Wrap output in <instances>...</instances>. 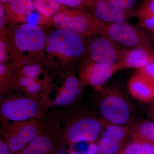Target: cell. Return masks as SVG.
Here are the masks:
<instances>
[{
	"label": "cell",
	"mask_w": 154,
	"mask_h": 154,
	"mask_svg": "<svg viewBox=\"0 0 154 154\" xmlns=\"http://www.w3.org/2000/svg\"><path fill=\"white\" fill-rule=\"evenodd\" d=\"M5 32L6 34H2L7 39L11 57L17 63L26 65L43 60L47 36L40 27L22 23Z\"/></svg>",
	"instance_id": "6da1fadb"
},
{
	"label": "cell",
	"mask_w": 154,
	"mask_h": 154,
	"mask_svg": "<svg viewBox=\"0 0 154 154\" xmlns=\"http://www.w3.org/2000/svg\"><path fill=\"white\" fill-rule=\"evenodd\" d=\"M88 45L82 36L56 29L47 36L43 61L53 67H67L85 58Z\"/></svg>",
	"instance_id": "7a4b0ae2"
},
{
	"label": "cell",
	"mask_w": 154,
	"mask_h": 154,
	"mask_svg": "<svg viewBox=\"0 0 154 154\" xmlns=\"http://www.w3.org/2000/svg\"><path fill=\"white\" fill-rule=\"evenodd\" d=\"M63 128L48 135L58 147L72 146L81 142H96L106 122L92 115L65 118Z\"/></svg>",
	"instance_id": "3957f363"
},
{
	"label": "cell",
	"mask_w": 154,
	"mask_h": 154,
	"mask_svg": "<svg viewBox=\"0 0 154 154\" xmlns=\"http://www.w3.org/2000/svg\"><path fill=\"white\" fill-rule=\"evenodd\" d=\"M51 19L56 29L69 31L84 38L98 34L101 23L90 10L63 6Z\"/></svg>",
	"instance_id": "277c9868"
},
{
	"label": "cell",
	"mask_w": 154,
	"mask_h": 154,
	"mask_svg": "<svg viewBox=\"0 0 154 154\" xmlns=\"http://www.w3.org/2000/svg\"><path fill=\"white\" fill-rule=\"evenodd\" d=\"M98 34L126 50L138 48L151 49L153 48L154 40L149 35L126 22H101Z\"/></svg>",
	"instance_id": "5b68a950"
},
{
	"label": "cell",
	"mask_w": 154,
	"mask_h": 154,
	"mask_svg": "<svg viewBox=\"0 0 154 154\" xmlns=\"http://www.w3.org/2000/svg\"><path fill=\"white\" fill-rule=\"evenodd\" d=\"M99 103V110L103 119L110 124L130 125L131 107L125 98L117 91L107 90Z\"/></svg>",
	"instance_id": "8992f818"
},
{
	"label": "cell",
	"mask_w": 154,
	"mask_h": 154,
	"mask_svg": "<svg viewBox=\"0 0 154 154\" xmlns=\"http://www.w3.org/2000/svg\"><path fill=\"white\" fill-rule=\"evenodd\" d=\"M39 130L36 121L31 119L5 125L1 131L5 143L11 151L20 154L41 133Z\"/></svg>",
	"instance_id": "52a82bcc"
},
{
	"label": "cell",
	"mask_w": 154,
	"mask_h": 154,
	"mask_svg": "<svg viewBox=\"0 0 154 154\" xmlns=\"http://www.w3.org/2000/svg\"><path fill=\"white\" fill-rule=\"evenodd\" d=\"M125 50L108 38L99 35L89 43L87 55L89 60L121 69Z\"/></svg>",
	"instance_id": "ba28073f"
},
{
	"label": "cell",
	"mask_w": 154,
	"mask_h": 154,
	"mask_svg": "<svg viewBox=\"0 0 154 154\" xmlns=\"http://www.w3.org/2000/svg\"><path fill=\"white\" fill-rule=\"evenodd\" d=\"M130 125L110 124L106 122L97 141L100 154H119L129 137Z\"/></svg>",
	"instance_id": "9c48e42d"
},
{
	"label": "cell",
	"mask_w": 154,
	"mask_h": 154,
	"mask_svg": "<svg viewBox=\"0 0 154 154\" xmlns=\"http://www.w3.org/2000/svg\"><path fill=\"white\" fill-rule=\"evenodd\" d=\"M36 102L29 97H12L1 103V113L5 118L14 122L31 119L38 112Z\"/></svg>",
	"instance_id": "30bf717a"
},
{
	"label": "cell",
	"mask_w": 154,
	"mask_h": 154,
	"mask_svg": "<svg viewBox=\"0 0 154 154\" xmlns=\"http://www.w3.org/2000/svg\"><path fill=\"white\" fill-rule=\"evenodd\" d=\"M119 69L118 66L88 60L81 66L79 79L84 85H89L100 90Z\"/></svg>",
	"instance_id": "8fae6325"
},
{
	"label": "cell",
	"mask_w": 154,
	"mask_h": 154,
	"mask_svg": "<svg viewBox=\"0 0 154 154\" xmlns=\"http://www.w3.org/2000/svg\"><path fill=\"white\" fill-rule=\"evenodd\" d=\"M93 14L96 19L102 22H126L134 15L118 8L110 0H94Z\"/></svg>",
	"instance_id": "7c38bea8"
},
{
	"label": "cell",
	"mask_w": 154,
	"mask_h": 154,
	"mask_svg": "<svg viewBox=\"0 0 154 154\" xmlns=\"http://www.w3.org/2000/svg\"><path fill=\"white\" fill-rule=\"evenodd\" d=\"M84 84L79 79L74 75L67 77L55 99L54 105L56 106H66L77 101L81 96Z\"/></svg>",
	"instance_id": "4fadbf2b"
},
{
	"label": "cell",
	"mask_w": 154,
	"mask_h": 154,
	"mask_svg": "<svg viewBox=\"0 0 154 154\" xmlns=\"http://www.w3.org/2000/svg\"><path fill=\"white\" fill-rule=\"evenodd\" d=\"M128 88L131 94L139 101L148 102L154 100V83L137 72L130 79Z\"/></svg>",
	"instance_id": "5bb4252c"
},
{
	"label": "cell",
	"mask_w": 154,
	"mask_h": 154,
	"mask_svg": "<svg viewBox=\"0 0 154 154\" xmlns=\"http://www.w3.org/2000/svg\"><path fill=\"white\" fill-rule=\"evenodd\" d=\"M154 61L153 49L138 48L124 51L121 69L142 68Z\"/></svg>",
	"instance_id": "9a60e30c"
},
{
	"label": "cell",
	"mask_w": 154,
	"mask_h": 154,
	"mask_svg": "<svg viewBox=\"0 0 154 154\" xmlns=\"http://www.w3.org/2000/svg\"><path fill=\"white\" fill-rule=\"evenodd\" d=\"M7 13V24L14 25L25 22L26 17L32 14L34 9L33 0H14L5 4Z\"/></svg>",
	"instance_id": "2e32d148"
},
{
	"label": "cell",
	"mask_w": 154,
	"mask_h": 154,
	"mask_svg": "<svg viewBox=\"0 0 154 154\" xmlns=\"http://www.w3.org/2000/svg\"><path fill=\"white\" fill-rule=\"evenodd\" d=\"M57 146L52 138L41 132L20 154H56Z\"/></svg>",
	"instance_id": "e0dca14e"
},
{
	"label": "cell",
	"mask_w": 154,
	"mask_h": 154,
	"mask_svg": "<svg viewBox=\"0 0 154 154\" xmlns=\"http://www.w3.org/2000/svg\"><path fill=\"white\" fill-rule=\"evenodd\" d=\"M129 138L133 141L154 143V122L143 120L131 124Z\"/></svg>",
	"instance_id": "ac0fdd59"
},
{
	"label": "cell",
	"mask_w": 154,
	"mask_h": 154,
	"mask_svg": "<svg viewBox=\"0 0 154 154\" xmlns=\"http://www.w3.org/2000/svg\"><path fill=\"white\" fill-rule=\"evenodd\" d=\"M33 5L42 17L51 19L62 6L57 0H33Z\"/></svg>",
	"instance_id": "d6986e66"
},
{
	"label": "cell",
	"mask_w": 154,
	"mask_h": 154,
	"mask_svg": "<svg viewBox=\"0 0 154 154\" xmlns=\"http://www.w3.org/2000/svg\"><path fill=\"white\" fill-rule=\"evenodd\" d=\"M119 154H154V143L132 141L127 143Z\"/></svg>",
	"instance_id": "ffe728a7"
},
{
	"label": "cell",
	"mask_w": 154,
	"mask_h": 154,
	"mask_svg": "<svg viewBox=\"0 0 154 154\" xmlns=\"http://www.w3.org/2000/svg\"><path fill=\"white\" fill-rule=\"evenodd\" d=\"M140 26L154 40V16L144 13H136Z\"/></svg>",
	"instance_id": "44dd1931"
},
{
	"label": "cell",
	"mask_w": 154,
	"mask_h": 154,
	"mask_svg": "<svg viewBox=\"0 0 154 154\" xmlns=\"http://www.w3.org/2000/svg\"><path fill=\"white\" fill-rule=\"evenodd\" d=\"M62 6L71 8L87 9L94 13V0H57Z\"/></svg>",
	"instance_id": "7402d4cb"
},
{
	"label": "cell",
	"mask_w": 154,
	"mask_h": 154,
	"mask_svg": "<svg viewBox=\"0 0 154 154\" xmlns=\"http://www.w3.org/2000/svg\"><path fill=\"white\" fill-rule=\"evenodd\" d=\"M19 84L30 94H37L41 91V85L39 82L28 77L20 76Z\"/></svg>",
	"instance_id": "603a6c76"
},
{
	"label": "cell",
	"mask_w": 154,
	"mask_h": 154,
	"mask_svg": "<svg viewBox=\"0 0 154 154\" xmlns=\"http://www.w3.org/2000/svg\"><path fill=\"white\" fill-rule=\"evenodd\" d=\"M20 71V76L36 80L42 72V68L39 63H35L23 66Z\"/></svg>",
	"instance_id": "cb8c5ba5"
},
{
	"label": "cell",
	"mask_w": 154,
	"mask_h": 154,
	"mask_svg": "<svg viewBox=\"0 0 154 154\" xmlns=\"http://www.w3.org/2000/svg\"><path fill=\"white\" fill-rule=\"evenodd\" d=\"M113 4L121 10L135 15L140 0H110Z\"/></svg>",
	"instance_id": "d4e9b609"
},
{
	"label": "cell",
	"mask_w": 154,
	"mask_h": 154,
	"mask_svg": "<svg viewBox=\"0 0 154 154\" xmlns=\"http://www.w3.org/2000/svg\"><path fill=\"white\" fill-rule=\"evenodd\" d=\"M136 12L154 16V0H141Z\"/></svg>",
	"instance_id": "484cf974"
},
{
	"label": "cell",
	"mask_w": 154,
	"mask_h": 154,
	"mask_svg": "<svg viewBox=\"0 0 154 154\" xmlns=\"http://www.w3.org/2000/svg\"><path fill=\"white\" fill-rule=\"evenodd\" d=\"M0 40V63H5L8 59L9 46L5 36L3 34H1Z\"/></svg>",
	"instance_id": "4316f807"
},
{
	"label": "cell",
	"mask_w": 154,
	"mask_h": 154,
	"mask_svg": "<svg viewBox=\"0 0 154 154\" xmlns=\"http://www.w3.org/2000/svg\"><path fill=\"white\" fill-rule=\"evenodd\" d=\"M137 72L154 84V61Z\"/></svg>",
	"instance_id": "83f0119b"
},
{
	"label": "cell",
	"mask_w": 154,
	"mask_h": 154,
	"mask_svg": "<svg viewBox=\"0 0 154 154\" xmlns=\"http://www.w3.org/2000/svg\"><path fill=\"white\" fill-rule=\"evenodd\" d=\"M68 154H100L96 142L90 143L88 148L84 151L70 150Z\"/></svg>",
	"instance_id": "f1b7e54d"
},
{
	"label": "cell",
	"mask_w": 154,
	"mask_h": 154,
	"mask_svg": "<svg viewBox=\"0 0 154 154\" xmlns=\"http://www.w3.org/2000/svg\"><path fill=\"white\" fill-rule=\"evenodd\" d=\"M7 13L5 5L0 2V28L1 32H3L5 29V26L7 24Z\"/></svg>",
	"instance_id": "f546056e"
},
{
	"label": "cell",
	"mask_w": 154,
	"mask_h": 154,
	"mask_svg": "<svg viewBox=\"0 0 154 154\" xmlns=\"http://www.w3.org/2000/svg\"><path fill=\"white\" fill-rule=\"evenodd\" d=\"M0 154H15L11 151L2 139H0Z\"/></svg>",
	"instance_id": "4dcf8cb0"
},
{
	"label": "cell",
	"mask_w": 154,
	"mask_h": 154,
	"mask_svg": "<svg viewBox=\"0 0 154 154\" xmlns=\"http://www.w3.org/2000/svg\"><path fill=\"white\" fill-rule=\"evenodd\" d=\"M14 1V0H0V2L4 4H7L11 3V2H12V1Z\"/></svg>",
	"instance_id": "1f68e13d"
},
{
	"label": "cell",
	"mask_w": 154,
	"mask_h": 154,
	"mask_svg": "<svg viewBox=\"0 0 154 154\" xmlns=\"http://www.w3.org/2000/svg\"><path fill=\"white\" fill-rule=\"evenodd\" d=\"M153 117L154 119V110H153Z\"/></svg>",
	"instance_id": "d6a6232c"
},
{
	"label": "cell",
	"mask_w": 154,
	"mask_h": 154,
	"mask_svg": "<svg viewBox=\"0 0 154 154\" xmlns=\"http://www.w3.org/2000/svg\"><path fill=\"white\" fill-rule=\"evenodd\" d=\"M153 101H154V100H153Z\"/></svg>",
	"instance_id": "836d02e7"
}]
</instances>
